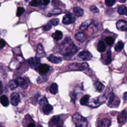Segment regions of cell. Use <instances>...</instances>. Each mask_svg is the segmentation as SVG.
<instances>
[{"instance_id": "obj_1", "label": "cell", "mask_w": 127, "mask_h": 127, "mask_svg": "<svg viewBox=\"0 0 127 127\" xmlns=\"http://www.w3.org/2000/svg\"><path fill=\"white\" fill-rule=\"evenodd\" d=\"M73 123L78 127H85L87 126V121L86 119L78 113L75 114L72 117Z\"/></svg>"}, {"instance_id": "obj_2", "label": "cell", "mask_w": 127, "mask_h": 127, "mask_svg": "<svg viewBox=\"0 0 127 127\" xmlns=\"http://www.w3.org/2000/svg\"><path fill=\"white\" fill-rule=\"evenodd\" d=\"M77 51V49L76 46L70 41V43H69V44L65 47L64 52L63 55V56L66 58H70L76 53Z\"/></svg>"}, {"instance_id": "obj_3", "label": "cell", "mask_w": 127, "mask_h": 127, "mask_svg": "<svg viewBox=\"0 0 127 127\" xmlns=\"http://www.w3.org/2000/svg\"><path fill=\"white\" fill-rule=\"evenodd\" d=\"M69 68L71 70H83L88 67V64L87 63H73L69 65Z\"/></svg>"}, {"instance_id": "obj_4", "label": "cell", "mask_w": 127, "mask_h": 127, "mask_svg": "<svg viewBox=\"0 0 127 127\" xmlns=\"http://www.w3.org/2000/svg\"><path fill=\"white\" fill-rule=\"evenodd\" d=\"M106 101V98L104 96H100L96 97L95 98L93 99L90 101V104L89 105V106L93 107H97L99 106L102 104Z\"/></svg>"}, {"instance_id": "obj_5", "label": "cell", "mask_w": 127, "mask_h": 127, "mask_svg": "<svg viewBox=\"0 0 127 127\" xmlns=\"http://www.w3.org/2000/svg\"><path fill=\"white\" fill-rule=\"evenodd\" d=\"M75 21V18L74 16L70 13H67L65 14L63 19V23L64 24H70L74 23Z\"/></svg>"}, {"instance_id": "obj_6", "label": "cell", "mask_w": 127, "mask_h": 127, "mask_svg": "<svg viewBox=\"0 0 127 127\" xmlns=\"http://www.w3.org/2000/svg\"><path fill=\"white\" fill-rule=\"evenodd\" d=\"M30 67L32 68H36L40 65V59L38 57L31 58L28 61Z\"/></svg>"}, {"instance_id": "obj_7", "label": "cell", "mask_w": 127, "mask_h": 127, "mask_svg": "<svg viewBox=\"0 0 127 127\" xmlns=\"http://www.w3.org/2000/svg\"><path fill=\"white\" fill-rule=\"evenodd\" d=\"M20 101V95L16 92L12 93L10 95V102L13 106H17Z\"/></svg>"}, {"instance_id": "obj_8", "label": "cell", "mask_w": 127, "mask_h": 127, "mask_svg": "<svg viewBox=\"0 0 127 127\" xmlns=\"http://www.w3.org/2000/svg\"><path fill=\"white\" fill-rule=\"evenodd\" d=\"M118 122L119 124L127 122V111L123 110L118 117Z\"/></svg>"}, {"instance_id": "obj_9", "label": "cell", "mask_w": 127, "mask_h": 127, "mask_svg": "<svg viewBox=\"0 0 127 127\" xmlns=\"http://www.w3.org/2000/svg\"><path fill=\"white\" fill-rule=\"evenodd\" d=\"M117 28L120 31L127 30V21L124 20H119L116 24Z\"/></svg>"}, {"instance_id": "obj_10", "label": "cell", "mask_w": 127, "mask_h": 127, "mask_svg": "<svg viewBox=\"0 0 127 127\" xmlns=\"http://www.w3.org/2000/svg\"><path fill=\"white\" fill-rule=\"evenodd\" d=\"M78 57L83 60L88 61L92 58V55L88 51H83L79 53L78 54Z\"/></svg>"}, {"instance_id": "obj_11", "label": "cell", "mask_w": 127, "mask_h": 127, "mask_svg": "<svg viewBox=\"0 0 127 127\" xmlns=\"http://www.w3.org/2000/svg\"><path fill=\"white\" fill-rule=\"evenodd\" d=\"M50 69V66L47 64H41L38 67L39 73L41 74H45Z\"/></svg>"}, {"instance_id": "obj_12", "label": "cell", "mask_w": 127, "mask_h": 127, "mask_svg": "<svg viewBox=\"0 0 127 127\" xmlns=\"http://www.w3.org/2000/svg\"><path fill=\"white\" fill-rule=\"evenodd\" d=\"M47 59L49 62L54 64H59L62 61V59L61 57H57L53 55H50Z\"/></svg>"}, {"instance_id": "obj_13", "label": "cell", "mask_w": 127, "mask_h": 127, "mask_svg": "<svg viewBox=\"0 0 127 127\" xmlns=\"http://www.w3.org/2000/svg\"><path fill=\"white\" fill-rule=\"evenodd\" d=\"M36 56L39 58H42L45 56V52L44 48L41 44H38L37 48Z\"/></svg>"}, {"instance_id": "obj_14", "label": "cell", "mask_w": 127, "mask_h": 127, "mask_svg": "<svg viewBox=\"0 0 127 127\" xmlns=\"http://www.w3.org/2000/svg\"><path fill=\"white\" fill-rule=\"evenodd\" d=\"M93 20L91 19H89L85 21L84 22H82L81 25L80 26V29L81 30H85L87 29L88 27L92 23Z\"/></svg>"}, {"instance_id": "obj_15", "label": "cell", "mask_w": 127, "mask_h": 127, "mask_svg": "<svg viewBox=\"0 0 127 127\" xmlns=\"http://www.w3.org/2000/svg\"><path fill=\"white\" fill-rule=\"evenodd\" d=\"M60 120V117L59 116H54L50 120L49 122V126H55L58 124Z\"/></svg>"}, {"instance_id": "obj_16", "label": "cell", "mask_w": 127, "mask_h": 127, "mask_svg": "<svg viewBox=\"0 0 127 127\" xmlns=\"http://www.w3.org/2000/svg\"><path fill=\"white\" fill-rule=\"evenodd\" d=\"M111 125V121L108 119H104L100 120L98 123V126L101 127H108Z\"/></svg>"}, {"instance_id": "obj_17", "label": "cell", "mask_w": 127, "mask_h": 127, "mask_svg": "<svg viewBox=\"0 0 127 127\" xmlns=\"http://www.w3.org/2000/svg\"><path fill=\"white\" fill-rule=\"evenodd\" d=\"M53 109V107L52 105L48 104L43 107V112L44 114L45 115H49L50 113H52Z\"/></svg>"}, {"instance_id": "obj_18", "label": "cell", "mask_w": 127, "mask_h": 127, "mask_svg": "<svg viewBox=\"0 0 127 127\" xmlns=\"http://www.w3.org/2000/svg\"><path fill=\"white\" fill-rule=\"evenodd\" d=\"M52 37L56 41H59L63 38V33L61 31L59 30H57L52 34Z\"/></svg>"}, {"instance_id": "obj_19", "label": "cell", "mask_w": 127, "mask_h": 127, "mask_svg": "<svg viewBox=\"0 0 127 127\" xmlns=\"http://www.w3.org/2000/svg\"><path fill=\"white\" fill-rule=\"evenodd\" d=\"M74 14L78 17L81 16L83 14V10L78 6H75L73 9Z\"/></svg>"}, {"instance_id": "obj_20", "label": "cell", "mask_w": 127, "mask_h": 127, "mask_svg": "<svg viewBox=\"0 0 127 127\" xmlns=\"http://www.w3.org/2000/svg\"><path fill=\"white\" fill-rule=\"evenodd\" d=\"M118 12L121 15L127 16V8L124 5H120L118 8Z\"/></svg>"}, {"instance_id": "obj_21", "label": "cell", "mask_w": 127, "mask_h": 127, "mask_svg": "<svg viewBox=\"0 0 127 127\" xmlns=\"http://www.w3.org/2000/svg\"><path fill=\"white\" fill-rule=\"evenodd\" d=\"M90 95H85L80 100V103L82 105H87L89 102Z\"/></svg>"}, {"instance_id": "obj_22", "label": "cell", "mask_w": 127, "mask_h": 127, "mask_svg": "<svg viewBox=\"0 0 127 127\" xmlns=\"http://www.w3.org/2000/svg\"><path fill=\"white\" fill-rule=\"evenodd\" d=\"M97 50L100 52H103L106 50V45L103 41H100L97 44Z\"/></svg>"}, {"instance_id": "obj_23", "label": "cell", "mask_w": 127, "mask_h": 127, "mask_svg": "<svg viewBox=\"0 0 127 127\" xmlns=\"http://www.w3.org/2000/svg\"><path fill=\"white\" fill-rule=\"evenodd\" d=\"M18 82L19 86L22 88H26L27 86V84L25 79L22 77H18L16 79Z\"/></svg>"}, {"instance_id": "obj_24", "label": "cell", "mask_w": 127, "mask_h": 127, "mask_svg": "<svg viewBox=\"0 0 127 127\" xmlns=\"http://www.w3.org/2000/svg\"><path fill=\"white\" fill-rule=\"evenodd\" d=\"M50 92L52 94H53L54 95L58 93V84L56 83H52V85L50 86Z\"/></svg>"}, {"instance_id": "obj_25", "label": "cell", "mask_w": 127, "mask_h": 127, "mask_svg": "<svg viewBox=\"0 0 127 127\" xmlns=\"http://www.w3.org/2000/svg\"><path fill=\"white\" fill-rule=\"evenodd\" d=\"M9 86L11 90L15 89L18 86V82L17 79H14V80H11L9 82Z\"/></svg>"}, {"instance_id": "obj_26", "label": "cell", "mask_w": 127, "mask_h": 127, "mask_svg": "<svg viewBox=\"0 0 127 127\" xmlns=\"http://www.w3.org/2000/svg\"><path fill=\"white\" fill-rule=\"evenodd\" d=\"M75 38L76 40L79 42H82L84 41L85 39V36L84 34L82 32H78L75 35Z\"/></svg>"}, {"instance_id": "obj_27", "label": "cell", "mask_w": 127, "mask_h": 127, "mask_svg": "<svg viewBox=\"0 0 127 127\" xmlns=\"http://www.w3.org/2000/svg\"><path fill=\"white\" fill-rule=\"evenodd\" d=\"M0 102L2 105L4 107H7L9 105V101L8 98L5 95L1 96Z\"/></svg>"}, {"instance_id": "obj_28", "label": "cell", "mask_w": 127, "mask_h": 127, "mask_svg": "<svg viewBox=\"0 0 127 127\" xmlns=\"http://www.w3.org/2000/svg\"><path fill=\"white\" fill-rule=\"evenodd\" d=\"M124 46V44L122 41H119L117 44L115 45V50L117 52H121L123 49Z\"/></svg>"}, {"instance_id": "obj_29", "label": "cell", "mask_w": 127, "mask_h": 127, "mask_svg": "<svg viewBox=\"0 0 127 127\" xmlns=\"http://www.w3.org/2000/svg\"><path fill=\"white\" fill-rule=\"evenodd\" d=\"M94 85H95V86L96 87L97 90H98L99 92H101L104 88V85L101 82L98 81H96L95 82Z\"/></svg>"}, {"instance_id": "obj_30", "label": "cell", "mask_w": 127, "mask_h": 127, "mask_svg": "<svg viewBox=\"0 0 127 127\" xmlns=\"http://www.w3.org/2000/svg\"><path fill=\"white\" fill-rule=\"evenodd\" d=\"M42 4L41 0H32L29 3V5L32 6H38Z\"/></svg>"}, {"instance_id": "obj_31", "label": "cell", "mask_w": 127, "mask_h": 127, "mask_svg": "<svg viewBox=\"0 0 127 127\" xmlns=\"http://www.w3.org/2000/svg\"><path fill=\"white\" fill-rule=\"evenodd\" d=\"M105 40L106 43L109 46H112L114 44V41H115L114 39L112 37H111V36L106 37L105 38Z\"/></svg>"}, {"instance_id": "obj_32", "label": "cell", "mask_w": 127, "mask_h": 127, "mask_svg": "<svg viewBox=\"0 0 127 127\" xmlns=\"http://www.w3.org/2000/svg\"><path fill=\"white\" fill-rule=\"evenodd\" d=\"M112 62V56H111V52L110 51H109L107 53V58L105 60V64H109Z\"/></svg>"}, {"instance_id": "obj_33", "label": "cell", "mask_w": 127, "mask_h": 127, "mask_svg": "<svg viewBox=\"0 0 127 127\" xmlns=\"http://www.w3.org/2000/svg\"><path fill=\"white\" fill-rule=\"evenodd\" d=\"M70 97L71 99V102L74 103L76 99V93L75 91H72L70 93Z\"/></svg>"}, {"instance_id": "obj_34", "label": "cell", "mask_w": 127, "mask_h": 127, "mask_svg": "<svg viewBox=\"0 0 127 127\" xmlns=\"http://www.w3.org/2000/svg\"><path fill=\"white\" fill-rule=\"evenodd\" d=\"M24 11H25V9L23 7H18L17 10V12H16L17 16H21L23 13Z\"/></svg>"}, {"instance_id": "obj_35", "label": "cell", "mask_w": 127, "mask_h": 127, "mask_svg": "<svg viewBox=\"0 0 127 127\" xmlns=\"http://www.w3.org/2000/svg\"><path fill=\"white\" fill-rule=\"evenodd\" d=\"M62 12L61 9L59 8H56V9H53L49 11V13L51 14H60Z\"/></svg>"}, {"instance_id": "obj_36", "label": "cell", "mask_w": 127, "mask_h": 127, "mask_svg": "<svg viewBox=\"0 0 127 127\" xmlns=\"http://www.w3.org/2000/svg\"><path fill=\"white\" fill-rule=\"evenodd\" d=\"M48 104V101L47 99V98L45 97H44L41 99L40 100V104L41 106H45Z\"/></svg>"}, {"instance_id": "obj_37", "label": "cell", "mask_w": 127, "mask_h": 127, "mask_svg": "<svg viewBox=\"0 0 127 127\" xmlns=\"http://www.w3.org/2000/svg\"><path fill=\"white\" fill-rule=\"evenodd\" d=\"M51 28H52V24L50 22V23H47L46 24H45L43 26V30L45 31H49L51 29Z\"/></svg>"}, {"instance_id": "obj_38", "label": "cell", "mask_w": 127, "mask_h": 127, "mask_svg": "<svg viewBox=\"0 0 127 127\" xmlns=\"http://www.w3.org/2000/svg\"><path fill=\"white\" fill-rule=\"evenodd\" d=\"M116 2V0H105V3L108 6L113 5Z\"/></svg>"}, {"instance_id": "obj_39", "label": "cell", "mask_w": 127, "mask_h": 127, "mask_svg": "<svg viewBox=\"0 0 127 127\" xmlns=\"http://www.w3.org/2000/svg\"><path fill=\"white\" fill-rule=\"evenodd\" d=\"M51 24L53 26H57L58 25L59 23V19L58 18H54L52 19V20H51L50 22Z\"/></svg>"}, {"instance_id": "obj_40", "label": "cell", "mask_w": 127, "mask_h": 127, "mask_svg": "<svg viewBox=\"0 0 127 127\" xmlns=\"http://www.w3.org/2000/svg\"><path fill=\"white\" fill-rule=\"evenodd\" d=\"M90 10L91 11H92L93 13H98L99 12V9L95 5H92L90 7Z\"/></svg>"}, {"instance_id": "obj_41", "label": "cell", "mask_w": 127, "mask_h": 127, "mask_svg": "<svg viewBox=\"0 0 127 127\" xmlns=\"http://www.w3.org/2000/svg\"><path fill=\"white\" fill-rule=\"evenodd\" d=\"M0 49H2L5 46V42L2 39L0 40Z\"/></svg>"}, {"instance_id": "obj_42", "label": "cell", "mask_w": 127, "mask_h": 127, "mask_svg": "<svg viewBox=\"0 0 127 127\" xmlns=\"http://www.w3.org/2000/svg\"><path fill=\"white\" fill-rule=\"evenodd\" d=\"M50 1V0H41L42 4H43L44 5H46L48 4H49Z\"/></svg>"}, {"instance_id": "obj_43", "label": "cell", "mask_w": 127, "mask_h": 127, "mask_svg": "<svg viewBox=\"0 0 127 127\" xmlns=\"http://www.w3.org/2000/svg\"><path fill=\"white\" fill-rule=\"evenodd\" d=\"M123 99L125 101H127V92H125L123 95Z\"/></svg>"}, {"instance_id": "obj_44", "label": "cell", "mask_w": 127, "mask_h": 127, "mask_svg": "<svg viewBox=\"0 0 127 127\" xmlns=\"http://www.w3.org/2000/svg\"><path fill=\"white\" fill-rule=\"evenodd\" d=\"M35 125L33 124V123H30L29 124H28V125H27V127H35Z\"/></svg>"}, {"instance_id": "obj_45", "label": "cell", "mask_w": 127, "mask_h": 127, "mask_svg": "<svg viewBox=\"0 0 127 127\" xmlns=\"http://www.w3.org/2000/svg\"><path fill=\"white\" fill-rule=\"evenodd\" d=\"M77 0V1H80V0Z\"/></svg>"}, {"instance_id": "obj_46", "label": "cell", "mask_w": 127, "mask_h": 127, "mask_svg": "<svg viewBox=\"0 0 127 127\" xmlns=\"http://www.w3.org/2000/svg\"><path fill=\"white\" fill-rule=\"evenodd\" d=\"M26 0V1H28V0Z\"/></svg>"}]
</instances>
